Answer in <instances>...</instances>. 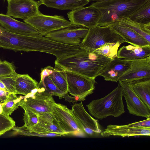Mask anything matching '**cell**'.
Listing matches in <instances>:
<instances>
[{"mask_svg": "<svg viewBox=\"0 0 150 150\" xmlns=\"http://www.w3.org/2000/svg\"><path fill=\"white\" fill-rule=\"evenodd\" d=\"M6 15L23 20L40 13L38 1L33 0H7Z\"/></svg>", "mask_w": 150, "mask_h": 150, "instance_id": "7c38bea8", "label": "cell"}, {"mask_svg": "<svg viewBox=\"0 0 150 150\" xmlns=\"http://www.w3.org/2000/svg\"><path fill=\"white\" fill-rule=\"evenodd\" d=\"M16 71L13 63L4 61L0 63V77L11 74Z\"/></svg>", "mask_w": 150, "mask_h": 150, "instance_id": "836d02e7", "label": "cell"}, {"mask_svg": "<svg viewBox=\"0 0 150 150\" xmlns=\"http://www.w3.org/2000/svg\"><path fill=\"white\" fill-rule=\"evenodd\" d=\"M18 74L16 71L11 74L0 77L8 92L16 94L15 81Z\"/></svg>", "mask_w": 150, "mask_h": 150, "instance_id": "4dcf8cb0", "label": "cell"}, {"mask_svg": "<svg viewBox=\"0 0 150 150\" xmlns=\"http://www.w3.org/2000/svg\"><path fill=\"white\" fill-rule=\"evenodd\" d=\"M150 56V45L138 46L129 45L123 46L118 50L117 57L127 60L144 58Z\"/></svg>", "mask_w": 150, "mask_h": 150, "instance_id": "ffe728a7", "label": "cell"}, {"mask_svg": "<svg viewBox=\"0 0 150 150\" xmlns=\"http://www.w3.org/2000/svg\"><path fill=\"white\" fill-rule=\"evenodd\" d=\"M39 83L28 74H19L15 81L16 94L26 96L39 88Z\"/></svg>", "mask_w": 150, "mask_h": 150, "instance_id": "7402d4cb", "label": "cell"}, {"mask_svg": "<svg viewBox=\"0 0 150 150\" xmlns=\"http://www.w3.org/2000/svg\"><path fill=\"white\" fill-rule=\"evenodd\" d=\"M6 0L7 1V0Z\"/></svg>", "mask_w": 150, "mask_h": 150, "instance_id": "60d3db41", "label": "cell"}, {"mask_svg": "<svg viewBox=\"0 0 150 150\" xmlns=\"http://www.w3.org/2000/svg\"><path fill=\"white\" fill-rule=\"evenodd\" d=\"M1 105H0V106H1Z\"/></svg>", "mask_w": 150, "mask_h": 150, "instance_id": "ab89813d", "label": "cell"}, {"mask_svg": "<svg viewBox=\"0 0 150 150\" xmlns=\"http://www.w3.org/2000/svg\"><path fill=\"white\" fill-rule=\"evenodd\" d=\"M23 97H17L16 94L11 93L4 102L1 105L2 112L9 115L19 106Z\"/></svg>", "mask_w": 150, "mask_h": 150, "instance_id": "f1b7e54d", "label": "cell"}, {"mask_svg": "<svg viewBox=\"0 0 150 150\" xmlns=\"http://www.w3.org/2000/svg\"><path fill=\"white\" fill-rule=\"evenodd\" d=\"M111 59L94 52L81 49L78 52L55 61V67L95 79Z\"/></svg>", "mask_w": 150, "mask_h": 150, "instance_id": "6da1fadb", "label": "cell"}, {"mask_svg": "<svg viewBox=\"0 0 150 150\" xmlns=\"http://www.w3.org/2000/svg\"><path fill=\"white\" fill-rule=\"evenodd\" d=\"M122 89L123 96L129 113L137 116L150 118V109L140 100L128 83L119 81Z\"/></svg>", "mask_w": 150, "mask_h": 150, "instance_id": "4fadbf2b", "label": "cell"}, {"mask_svg": "<svg viewBox=\"0 0 150 150\" xmlns=\"http://www.w3.org/2000/svg\"><path fill=\"white\" fill-rule=\"evenodd\" d=\"M117 42L122 44L126 41L109 25L101 26L97 25L89 29L79 46L81 49L93 52L106 43Z\"/></svg>", "mask_w": 150, "mask_h": 150, "instance_id": "277c9868", "label": "cell"}, {"mask_svg": "<svg viewBox=\"0 0 150 150\" xmlns=\"http://www.w3.org/2000/svg\"><path fill=\"white\" fill-rule=\"evenodd\" d=\"M37 114L38 118V123L28 128L38 133L50 135L52 137L66 135L54 122L50 112Z\"/></svg>", "mask_w": 150, "mask_h": 150, "instance_id": "2e32d148", "label": "cell"}, {"mask_svg": "<svg viewBox=\"0 0 150 150\" xmlns=\"http://www.w3.org/2000/svg\"><path fill=\"white\" fill-rule=\"evenodd\" d=\"M128 18L131 20L143 23H150V0L136 10Z\"/></svg>", "mask_w": 150, "mask_h": 150, "instance_id": "484cf974", "label": "cell"}, {"mask_svg": "<svg viewBox=\"0 0 150 150\" xmlns=\"http://www.w3.org/2000/svg\"><path fill=\"white\" fill-rule=\"evenodd\" d=\"M12 129L15 131L16 134L29 136H36L40 137H51L50 135L38 133L33 131L24 125L21 127H13Z\"/></svg>", "mask_w": 150, "mask_h": 150, "instance_id": "d6a6232c", "label": "cell"}, {"mask_svg": "<svg viewBox=\"0 0 150 150\" xmlns=\"http://www.w3.org/2000/svg\"><path fill=\"white\" fill-rule=\"evenodd\" d=\"M117 21L135 31L150 44V23H143L131 20L128 17H121Z\"/></svg>", "mask_w": 150, "mask_h": 150, "instance_id": "cb8c5ba5", "label": "cell"}, {"mask_svg": "<svg viewBox=\"0 0 150 150\" xmlns=\"http://www.w3.org/2000/svg\"><path fill=\"white\" fill-rule=\"evenodd\" d=\"M39 86V88H42L45 92L52 96H58L60 99L62 98V97L64 93L57 87L49 75L40 78Z\"/></svg>", "mask_w": 150, "mask_h": 150, "instance_id": "4316f807", "label": "cell"}, {"mask_svg": "<svg viewBox=\"0 0 150 150\" xmlns=\"http://www.w3.org/2000/svg\"><path fill=\"white\" fill-rule=\"evenodd\" d=\"M2 61H1V60L0 59V63H1L2 62Z\"/></svg>", "mask_w": 150, "mask_h": 150, "instance_id": "f35d334b", "label": "cell"}, {"mask_svg": "<svg viewBox=\"0 0 150 150\" xmlns=\"http://www.w3.org/2000/svg\"><path fill=\"white\" fill-rule=\"evenodd\" d=\"M68 92L79 101L86 100V97L92 94L95 88V79L90 78L71 71H65Z\"/></svg>", "mask_w": 150, "mask_h": 150, "instance_id": "8992f818", "label": "cell"}, {"mask_svg": "<svg viewBox=\"0 0 150 150\" xmlns=\"http://www.w3.org/2000/svg\"><path fill=\"white\" fill-rule=\"evenodd\" d=\"M50 113L54 122L66 135L86 134L74 117L70 109L66 106L55 102Z\"/></svg>", "mask_w": 150, "mask_h": 150, "instance_id": "5b68a950", "label": "cell"}, {"mask_svg": "<svg viewBox=\"0 0 150 150\" xmlns=\"http://www.w3.org/2000/svg\"><path fill=\"white\" fill-rule=\"evenodd\" d=\"M122 87L117 86L104 97L92 100L86 105L90 114L102 120L109 116L118 117L125 112Z\"/></svg>", "mask_w": 150, "mask_h": 150, "instance_id": "3957f363", "label": "cell"}, {"mask_svg": "<svg viewBox=\"0 0 150 150\" xmlns=\"http://www.w3.org/2000/svg\"><path fill=\"white\" fill-rule=\"evenodd\" d=\"M103 137L111 136L122 137L150 136V118L125 125H110L102 132Z\"/></svg>", "mask_w": 150, "mask_h": 150, "instance_id": "52a82bcc", "label": "cell"}, {"mask_svg": "<svg viewBox=\"0 0 150 150\" xmlns=\"http://www.w3.org/2000/svg\"><path fill=\"white\" fill-rule=\"evenodd\" d=\"M49 76L59 90L64 93L68 92L66 76L64 70L55 67Z\"/></svg>", "mask_w": 150, "mask_h": 150, "instance_id": "d4e9b609", "label": "cell"}, {"mask_svg": "<svg viewBox=\"0 0 150 150\" xmlns=\"http://www.w3.org/2000/svg\"><path fill=\"white\" fill-rule=\"evenodd\" d=\"M62 98L64 99L65 101L73 103H76L79 101V99L77 97L70 96L68 92L64 93Z\"/></svg>", "mask_w": 150, "mask_h": 150, "instance_id": "d590c367", "label": "cell"}, {"mask_svg": "<svg viewBox=\"0 0 150 150\" xmlns=\"http://www.w3.org/2000/svg\"><path fill=\"white\" fill-rule=\"evenodd\" d=\"M0 24L7 30L25 35L40 34L34 28L25 22L17 20L7 15L0 14Z\"/></svg>", "mask_w": 150, "mask_h": 150, "instance_id": "ac0fdd59", "label": "cell"}, {"mask_svg": "<svg viewBox=\"0 0 150 150\" xmlns=\"http://www.w3.org/2000/svg\"><path fill=\"white\" fill-rule=\"evenodd\" d=\"M88 30V29L84 27L72 24L51 32L45 37L63 43L79 46Z\"/></svg>", "mask_w": 150, "mask_h": 150, "instance_id": "30bf717a", "label": "cell"}, {"mask_svg": "<svg viewBox=\"0 0 150 150\" xmlns=\"http://www.w3.org/2000/svg\"><path fill=\"white\" fill-rule=\"evenodd\" d=\"M25 97L21 100L19 106L36 114L50 112L52 106L55 102L52 95L40 88Z\"/></svg>", "mask_w": 150, "mask_h": 150, "instance_id": "9c48e42d", "label": "cell"}, {"mask_svg": "<svg viewBox=\"0 0 150 150\" xmlns=\"http://www.w3.org/2000/svg\"><path fill=\"white\" fill-rule=\"evenodd\" d=\"M0 89L8 91L4 83L0 79Z\"/></svg>", "mask_w": 150, "mask_h": 150, "instance_id": "8d00e7d4", "label": "cell"}, {"mask_svg": "<svg viewBox=\"0 0 150 150\" xmlns=\"http://www.w3.org/2000/svg\"><path fill=\"white\" fill-rule=\"evenodd\" d=\"M11 93L8 91L0 90V104L2 105L6 100L9 95Z\"/></svg>", "mask_w": 150, "mask_h": 150, "instance_id": "e575fe53", "label": "cell"}, {"mask_svg": "<svg viewBox=\"0 0 150 150\" xmlns=\"http://www.w3.org/2000/svg\"><path fill=\"white\" fill-rule=\"evenodd\" d=\"M130 67L118 79L127 83L150 79V56L131 60Z\"/></svg>", "mask_w": 150, "mask_h": 150, "instance_id": "5bb4252c", "label": "cell"}, {"mask_svg": "<svg viewBox=\"0 0 150 150\" xmlns=\"http://www.w3.org/2000/svg\"><path fill=\"white\" fill-rule=\"evenodd\" d=\"M88 0H40L39 6L43 4L48 7L60 10H74L83 7L88 4Z\"/></svg>", "mask_w": 150, "mask_h": 150, "instance_id": "44dd1931", "label": "cell"}, {"mask_svg": "<svg viewBox=\"0 0 150 150\" xmlns=\"http://www.w3.org/2000/svg\"><path fill=\"white\" fill-rule=\"evenodd\" d=\"M121 43L117 42L115 43H107L93 52L101 54L104 56L112 59L117 57V52Z\"/></svg>", "mask_w": 150, "mask_h": 150, "instance_id": "83f0119b", "label": "cell"}, {"mask_svg": "<svg viewBox=\"0 0 150 150\" xmlns=\"http://www.w3.org/2000/svg\"><path fill=\"white\" fill-rule=\"evenodd\" d=\"M15 126V122L9 115L2 112L1 105L0 106V136Z\"/></svg>", "mask_w": 150, "mask_h": 150, "instance_id": "f546056e", "label": "cell"}, {"mask_svg": "<svg viewBox=\"0 0 150 150\" xmlns=\"http://www.w3.org/2000/svg\"><path fill=\"white\" fill-rule=\"evenodd\" d=\"M149 0H110L92 3L91 6L100 12L101 17L98 25H109L121 17H128Z\"/></svg>", "mask_w": 150, "mask_h": 150, "instance_id": "7a4b0ae2", "label": "cell"}, {"mask_svg": "<svg viewBox=\"0 0 150 150\" xmlns=\"http://www.w3.org/2000/svg\"><path fill=\"white\" fill-rule=\"evenodd\" d=\"M67 15L72 24L88 29L97 25L101 17L99 11L90 5L71 10L67 13Z\"/></svg>", "mask_w": 150, "mask_h": 150, "instance_id": "8fae6325", "label": "cell"}, {"mask_svg": "<svg viewBox=\"0 0 150 150\" xmlns=\"http://www.w3.org/2000/svg\"><path fill=\"white\" fill-rule=\"evenodd\" d=\"M132 63L131 60L116 57L111 60L99 76L105 81L117 82L118 79L130 67Z\"/></svg>", "mask_w": 150, "mask_h": 150, "instance_id": "e0dca14e", "label": "cell"}, {"mask_svg": "<svg viewBox=\"0 0 150 150\" xmlns=\"http://www.w3.org/2000/svg\"><path fill=\"white\" fill-rule=\"evenodd\" d=\"M114 31L126 41L133 46H144L150 44L139 34L118 21L109 25Z\"/></svg>", "mask_w": 150, "mask_h": 150, "instance_id": "d6986e66", "label": "cell"}, {"mask_svg": "<svg viewBox=\"0 0 150 150\" xmlns=\"http://www.w3.org/2000/svg\"><path fill=\"white\" fill-rule=\"evenodd\" d=\"M128 83L138 97L150 109V79Z\"/></svg>", "mask_w": 150, "mask_h": 150, "instance_id": "603a6c76", "label": "cell"}, {"mask_svg": "<svg viewBox=\"0 0 150 150\" xmlns=\"http://www.w3.org/2000/svg\"><path fill=\"white\" fill-rule=\"evenodd\" d=\"M24 110L23 121L24 126L30 128L36 125L38 123V118L36 113L26 108H23Z\"/></svg>", "mask_w": 150, "mask_h": 150, "instance_id": "1f68e13d", "label": "cell"}, {"mask_svg": "<svg viewBox=\"0 0 150 150\" xmlns=\"http://www.w3.org/2000/svg\"><path fill=\"white\" fill-rule=\"evenodd\" d=\"M89 1H96V2H102L107 1L110 0H88Z\"/></svg>", "mask_w": 150, "mask_h": 150, "instance_id": "74e56055", "label": "cell"}, {"mask_svg": "<svg viewBox=\"0 0 150 150\" xmlns=\"http://www.w3.org/2000/svg\"><path fill=\"white\" fill-rule=\"evenodd\" d=\"M23 21L37 30L42 36L72 24L62 16L46 15L40 12Z\"/></svg>", "mask_w": 150, "mask_h": 150, "instance_id": "ba28073f", "label": "cell"}, {"mask_svg": "<svg viewBox=\"0 0 150 150\" xmlns=\"http://www.w3.org/2000/svg\"><path fill=\"white\" fill-rule=\"evenodd\" d=\"M73 115L86 134L92 135L102 132L98 121L93 117L86 111L81 101L75 103L70 110Z\"/></svg>", "mask_w": 150, "mask_h": 150, "instance_id": "9a60e30c", "label": "cell"}]
</instances>
